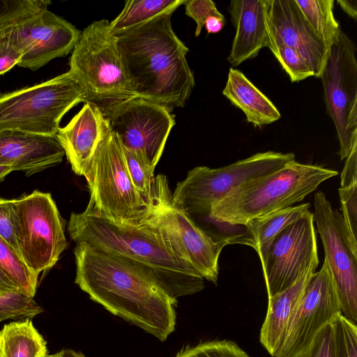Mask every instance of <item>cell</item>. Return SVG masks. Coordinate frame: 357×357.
I'll return each mask as SVG.
<instances>
[{"mask_svg":"<svg viewBox=\"0 0 357 357\" xmlns=\"http://www.w3.org/2000/svg\"><path fill=\"white\" fill-rule=\"evenodd\" d=\"M75 282L112 314L164 342L175 329L177 301L132 262L84 242L74 250Z\"/></svg>","mask_w":357,"mask_h":357,"instance_id":"6da1fadb","label":"cell"},{"mask_svg":"<svg viewBox=\"0 0 357 357\" xmlns=\"http://www.w3.org/2000/svg\"><path fill=\"white\" fill-rule=\"evenodd\" d=\"M70 238L126 259L149 274L173 300L204 289V279L185 262L167 238L149 224L114 220L90 204L72 213L68 224Z\"/></svg>","mask_w":357,"mask_h":357,"instance_id":"7a4b0ae2","label":"cell"},{"mask_svg":"<svg viewBox=\"0 0 357 357\" xmlns=\"http://www.w3.org/2000/svg\"><path fill=\"white\" fill-rule=\"evenodd\" d=\"M172 13L117 36L119 53L137 96L172 112L183 107L195 85L188 63V47L173 30Z\"/></svg>","mask_w":357,"mask_h":357,"instance_id":"3957f363","label":"cell"},{"mask_svg":"<svg viewBox=\"0 0 357 357\" xmlns=\"http://www.w3.org/2000/svg\"><path fill=\"white\" fill-rule=\"evenodd\" d=\"M337 172L293 160L265 176L245 182L215 203L209 218L231 226L300 202Z\"/></svg>","mask_w":357,"mask_h":357,"instance_id":"277c9868","label":"cell"},{"mask_svg":"<svg viewBox=\"0 0 357 357\" xmlns=\"http://www.w3.org/2000/svg\"><path fill=\"white\" fill-rule=\"evenodd\" d=\"M69 72L84 94V103L107 119L124 102L137 97L124 70L117 38L107 20L95 21L81 32L69 61Z\"/></svg>","mask_w":357,"mask_h":357,"instance_id":"5b68a950","label":"cell"},{"mask_svg":"<svg viewBox=\"0 0 357 357\" xmlns=\"http://www.w3.org/2000/svg\"><path fill=\"white\" fill-rule=\"evenodd\" d=\"M146 202L138 221L160 231L185 262L204 280L216 284L222 250L230 243H242L244 234L218 239L208 234L173 202L168 180L162 174L154 177L151 196Z\"/></svg>","mask_w":357,"mask_h":357,"instance_id":"8992f818","label":"cell"},{"mask_svg":"<svg viewBox=\"0 0 357 357\" xmlns=\"http://www.w3.org/2000/svg\"><path fill=\"white\" fill-rule=\"evenodd\" d=\"M82 102L83 90L69 71L31 86L0 93V132L56 137L63 116Z\"/></svg>","mask_w":357,"mask_h":357,"instance_id":"52a82bcc","label":"cell"},{"mask_svg":"<svg viewBox=\"0 0 357 357\" xmlns=\"http://www.w3.org/2000/svg\"><path fill=\"white\" fill-rule=\"evenodd\" d=\"M295 158L293 153L269 151L220 168L196 167L177 183L172 200L189 215L209 217L213 206L233 189L245 182L270 174Z\"/></svg>","mask_w":357,"mask_h":357,"instance_id":"ba28073f","label":"cell"},{"mask_svg":"<svg viewBox=\"0 0 357 357\" xmlns=\"http://www.w3.org/2000/svg\"><path fill=\"white\" fill-rule=\"evenodd\" d=\"M13 215L22 261L37 275L51 269L68 245L64 222L51 194L34 190L13 199Z\"/></svg>","mask_w":357,"mask_h":357,"instance_id":"9c48e42d","label":"cell"},{"mask_svg":"<svg viewBox=\"0 0 357 357\" xmlns=\"http://www.w3.org/2000/svg\"><path fill=\"white\" fill-rule=\"evenodd\" d=\"M90 204L114 220L138 222L146 202L129 176L121 143L111 131L86 169Z\"/></svg>","mask_w":357,"mask_h":357,"instance_id":"30bf717a","label":"cell"},{"mask_svg":"<svg viewBox=\"0 0 357 357\" xmlns=\"http://www.w3.org/2000/svg\"><path fill=\"white\" fill-rule=\"evenodd\" d=\"M356 47L342 31L328 49L320 78L326 109L337 132L340 160L346 159L357 142Z\"/></svg>","mask_w":357,"mask_h":357,"instance_id":"8fae6325","label":"cell"},{"mask_svg":"<svg viewBox=\"0 0 357 357\" xmlns=\"http://www.w3.org/2000/svg\"><path fill=\"white\" fill-rule=\"evenodd\" d=\"M0 34L22 53L17 66L36 70L55 58L67 56L81 32L45 8L0 26Z\"/></svg>","mask_w":357,"mask_h":357,"instance_id":"7c38bea8","label":"cell"},{"mask_svg":"<svg viewBox=\"0 0 357 357\" xmlns=\"http://www.w3.org/2000/svg\"><path fill=\"white\" fill-rule=\"evenodd\" d=\"M314 220L320 235L325 258L334 280L341 313L357 322V251L344 233L341 214L333 209L321 190L314 196Z\"/></svg>","mask_w":357,"mask_h":357,"instance_id":"4fadbf2b","label":"cell"},{"mask_svg":"<svg viewBox=\"0 0 357 357\" xmlns=\"http://www.w3.org/2000/svg\"><path fill=\"white\" fill-rule=\"evenodd\" d=\"M314 215L307 211L275 238L261 265L268 298L319 265Z\"/></svg>","mask_w":357,"mask_h":357,"instance_id":"5bb4252c","label":"cell"},{"mask_svg":"<svg viewBox=\"0 0 357 357\" xmlns=\"http://www.w3.org/2000/svg\"><path fill=\"white\" fill-rule=\"evenodd\" d=\"M108 120L122 146L142 153L153 168L175 124L170 110L139 97L124 102Z\"/></svg>","mask_w":357,"mask_h":357,"instance_id":"9a60e30c","label":"cell"},{"mask_svg":"<svg viewBox=\"0 0 357 357\" xmlns=\"http://www.w3.org/2000/svg\"><path fill=\"white\" fill-rule=\"evenodd\" d=\"M340 312L335 284L324 260L321 269L310 280L274 357H294L307 347L318 331Z\"/></svg>","mask_w":357,"mask_h":357,"instance_id":"2e32d148","label":"cell"},{"mask_svg":"<svg viewBox=\"0 0 357 357\" xmlns=\"http://www.w3.org/2000/svg\"><path fill=\"white\" fill-rule=\"evenodd\" d=\"M269 33L297 51L319 77L328 49L309 24L295 0H265Z\"/></svg>","mask_w":357,"mask_h":357,"instance_id":"e0dca14e","label":"cell"},{"mask_svg":"<svg viewBox=\"0 0 357 357\" xmlns=\"http://www.w3.org/2000/svg\"><path fill=\"white\" fill-rule=\"evenodd\" d=\"M109 122L94 106L84 103L56 137L73 171L83 176L98 147L110 134Z\"/></svg>","mask_w":357,"mask_h":357,"instance_id":"ac0fdd59","label":"cell"},{"mask_svg":"<svg viewBox=\"0 0 357 357\" xmlns=\"http://www.w3.org/2000/svg\"><path fill=\"white\" fill-rule=\"evenodd\" d=\"M64 151L56 137L0 132V165L29 176L61 162Z\"/></svg>","mask_w":357,"mask_h":357,"instance_id":"d6986e66","label":"cell"},{"mask_svg":"<svg viewBox=\"0 0 357 357\" xmlns=\"http://www.w3.org/2000/svg\"><path fill=\"white\" fill-rule=\"evenodd\" d=\"M228 10L236 34L227 60L236 67L256 57L261 49L267 47L268 31L265 0H232Z\"/></svg>","mask_w":357,"mask_h":357,"instance_id":"ffe728a7","label":"cell"},{"mask_svg":"<svg viewBox=\"0 0 357 357\" xmlns=\"http://www.w3.org/2000/svg\"><path fill=\"white\" fill-rule=\"evenodd\" d=\"M317 267H310L292 285L268 298V308L261 328L259 340L272 357L279 349L286 328Z\"/></svg>","mask_w":357,"mask_h":357,"instance_id":"44dd1931","label":"cell"},{"mask_svg":"<svg viewBox=\"0 0 357 357\" xmlns=\"http://www.w3.org/2000/svg\"><path fill=\"white\" fill-rule=\"evenodd\" d=\"M222 94L241 109L248 122L255 128L279 120L281 114L275 105L240 70L230 68Z\"/></svg>","mask_w":357,"mask_h":357,"instance_id":"7402d4cb","label":"cell"},{"mask_svg":"<svg viewBox=\"0 0 357 357\" xmlns=\"http://www.w3.org/2000/svg\"><path fill=\"white\" fill-rule=\"evenodd\" d=\"M310 207V203L290 206L252 218L244 225L247 231V245L255 250L261 265L278 234L309 211Z\"/></svg>","mask_w":357,"mask_h":357,"instance_id":"603a6c76","label":"cell"},{"mask_svg":"<svg viewBox=\"0 0 357 357\" xmlns=\"http://www.w3.org/2000/svg\"><path fill=\"white\" fill-rule=\"evenodd\" d=\"M47 342L31 319L5 324L0 331V357H47Z\"/></svg>","mask_w":357,"mask_h":357,"instance_id":"cb8c5ba5","label":"cell"},{"mask_svg":"<svg viewBox=\"0 0 357 357\" xmlns=\"http://www.w3.org/2000/svg\"><path fill=\"white\" fill-rule=\"evenodd\" d=\"M186 0H129L119 15L109 22L110 33L117 37L160 15L174 13Z\"/></svg>","mask_w":357,"mask_h":357,"instance_id":"d4e9b609","label":"cell"},{"mask_svg":"<svg viewBox=\"0 0 357 357\" xmlns=\"http://www.w3.org/2000/svg\"><path fill=\"white\" fill-rule=\"evenodd\" d=\"M303 16L318 37L329 49L340 26L333 13V0H295Z\"/></svg>","mask_w":357,"mask_h":357,"instance_id":"484cf974","label":"cell"},{"mask_svg":"<svg viewBox=\"0 0 357 357\" xmlns=\"http://www.w3.org/2000/svg\"><path fill=\"white\" fill-rule=\"evenodd\" d=\"M0 268L18 287L20 291L33 298L37 289L38 275L33 273L17 252L0 238Z\"/></svg>","mask_w":357,"mask_h":357,"instance_id":"4316f807","label":"cell"},{"mask_svg":"<svg viewBox=\"0 0 357 357\" xmlns=\"http://www.w3.org/2000/svg\"><path fill=\"white\" fill-rule=\"evenodd\" d=\"M267 47L281 64L292 82H298L314 76L301 55L293 48L285 45L269 31Z\"/></svg>","mask_w":357,"mask_h":357,"instance_id":"83f0119b","label":"cell"},{"mask_svg":"<svg viewBox=\"0 0 357 357\" xmlns=\"http://www.w3.org/2000/svg\"><path fill=\"white\" fill-rule=\"evenodd\" d=\"M122 147L128 172L132 184L146 202L151 196L155 177V168L142 153L126 149L123 146Z\"/></svg>","mask_w":357,"mask_h":357,"instance_id":"f1b7e54d","label":"cell"},{"mask_svg":"<svg viewBox=\"0 0 357 357\" xmlns=\"http://www.w3.org/2000/svg\"><path fill=\"white\" fill-rule=\"evenodd\" d=\"M43 311L33 298L22 293L12 291L0 295V322L7 319H31Z\"/></svg>","mask_w":357,"mask_h":357,"instance_id":"f546056e","label":"cell"},{"mask_svg":"<svg viewBox=\"0 0 357 357\" xmlns=\"http://www.w3.org/2000/svg\"><path fill=\"white\" fill-rule=\"evenodd\" d=\"M175 357H250L231 340H213L185 346Z\"/></svg>","mask_w":357,"mask_h":357,"instance_id":"4dcf8cb0","label":"cell"},{"mask_svg":"<svg viewBox=\"0 0 357 357\" xmlns=\"http://www.w3.org/2000/svg\"><path fill=\"white\" fill-rule=\"evenodd\" d=\"M337 357H357L356 324L340 312L331 319Z\"/></svg>","mask_w":357,"mask_h":357,"instance_id":"1f68e13d","label":"cell"},{"mask_svg":"<svg viewBox=\"0 0 357 357\" xmlns=\"http://www.w3.org/2000/svg\"><path fill=\"white\" fill-rule=\"evenodd\" d=\"M344 233L351 246L357 251V183L338 189Z\"/></svg>","mask_w":357,"mask_h":357,"instance_id":"d6a6232c","label":"cell"},{"mask_svg":"<svg viewBox=\"0 0 357 357\" xmlns=\"http://www.w3.org/2000/svg\"><path fill=\"white\" fill-rule=\"evenodd\" d=\"M50 3L47 0H0V26L47 8Z\"/></svg>","mask_w":357,"mask_h":357,"instance_id":"836d02e7","label":"cell"},{"mask_svg":"<svg viewBox=\"0 0 357 357\" xmlns=\"http://www.w3.org/2000/svg\"><path fill=\"white\" fill-rule=\"evenodd\" d=\"M294 357H337L331 321L321 327L307 347Z\"/></svg>","mask_w":357,"mask_h":357,"instance_id":"e575fe53","label":"cell"},{"mask_svg":"<svg viewBox=\"0 0 357 357\" xmlns=\"http://www.w3.org/2000/svg\"><path fill=\"white\" fill-rule=\"evenodd\" d=\"M185 14L196 22L195 36L198 37L204 26L206 20L211 16L225 18L218 10L215 3L211 0H186Z\"/></svg>","mask_w":357,"mask_h":357,"instance_id":"d590c367","label":"cell"},{"mask_svg":"<svg viewBox=\"0 0 357 357\" xmlns=\"http://www.w3.org/2000/svg\"><path fill=\"white\" fill-rule=\"evenodd\" d=\"M0 238L20 256L13 215V199H0Z\"/></svg>","mask_w":357,"mask_h":357,"instance_id":"8d00e7d4","label":"cell"},{"mask_svg":"<svg viewBox=\"0 0 357 357\" xmlns=\"http://www.w3.org/2000/svg\"><path fill=\"white\" fill-rule=\"evenodd\" d=\"M22 53L4 36L0 34V75L18 65Z\"/></svg>","mask_w":357,"mask_h":357,"instance_id":"74e56055","label":"cell"},{"mask_svg":"<svg viewBox=\"0 0 357 357\" xmlns=\"http://www.w3.org/2000/svg\"><path fill=\"white\" fill-rule=\"evenodd\" d=\"M357 142L353 145L351 152L346 158V161L341 173L340 187H345L357 183Z\"/></svg>","mask_w":357,"mask_h":357,"instance_id":"f35d334b","label":"cell"},{"mask_svg":"<svg viewBox=\"0 0 357 357\" xmlns=\"http://www.w3.org/2000/svg\"><path fill=\"white\" fill-rule=\"evenodd\" d=\"M225 24V18L211 16L206 20L204 26L208 33H217L223 29Z\"/></svg>","mask_w":357,"mask_h":357,"instance_id":"ab89813d","label":"cell"},{"mask_svg":"<svg viewBox=\"0 0 357 357\" xmlns=\"http://www.w3.org/2000/svg\"><path fill=\"white\" fill-rule=\"evenodd\" d=\"M12 291L20 292L18 287L7 277V275L0 268V295Z\"/></svg>","mask_w":357,"mask_h":357,"instance_id":"60d3db41","label":"cell"},{"mask_svg":"<svg viewBox=\"0 0 357 357\" xmlns=\"http://www.w3.org/2000/svg\"><path fill=\"white\" fill-rule=\"evenodd\" d=\"M337 3L341 8L350 17L356 20L357 19V1L356 0H337Z\"/></svg>","mask_w":357,"mask_h":357,"instance_id":"b9f144b4","label":"cell"},{"mask_svg":"<svg viewBox=\"0 0 357 357\" xmlns=\"http://www.w3.org/2000/svg\"><path fill=\"white\" fill-rule=\"evenodd\" d=\"M47 357H86L82 353L70 349H63L59 352L48 355Z\"/></svg>","mask_w":357,"mask_h":357,"instance_id":"7bdbcfd3","label":"cell"},{"mask_svg":"<svg viewBox=\"0 0 357 357\" xmlns=\"http://www.w3.org/2000/svg\"><path fill=\"white\" fill-rule=\"evenodd\" d=\"M12 172H13L12 167L0 165V182H1L6 177V176Z\"/></svg>","mask_w":357,"mask_h":357,"instance_id":"ee69618b","label":"cell"}]
</instances>
